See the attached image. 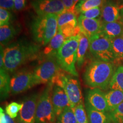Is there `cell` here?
Here are the masks:
<instances>
[{
  "instance_id": "6da1fadb",
  "label": "cell",
  "mask_w": 123,
  "mask_h": 123,
  "mask_svg": "<svg viewBox=\"0 0 123 123\" xmlns=\"http://www.w3.org/2000/svg\"><path fill=\"white\" fill-rule=\"evenodd\" d=\"M39 46L26 41H20L4 49V68L13 73L28 62L38 57Z\"/></svg>"
},
{
  "instance_id": "7a4b0ae2",
  "label": "cell",
  "mask_w": 123,
  "mask_h": 123,
  "mask_svg": "<svg viewBox=\"0 0 123 123\" xmlns=\"http://www.w3.org/2000/svg\"><path fill=\"white\" fill-rule=\"evenodd\" d=\"M115 67L112 62L99 59L91 62L86 67L83 75L84 81L92 89L106 90L110 86Z\"/></svg>"
},
{
  "instance_id": "3957f363",
  "label": "cell",
  "mask_w": 123,
  "mask_h": 123,
  "mask_svg": "<svg viewBox=\"0 0 123 123\" xmlns=\"http://www.w3.org/2000/svg\"><path fill=\"white\" fill-rule=\"evenodd\" d=\"M56 14L38 15L32 22L31 32L33 39L37 43L45 46L58 33Z\"/></svg>"
},
{
  "instance_id": "277c9868",
  "label": "cell",
  "mask_w": 123,
  "mask_h": 123,
  "mask_svg": "<svg viewBox=\"0 0 123 123\" xmlns=\"http://www.w3.org/2000/svg\"><path fill=\"white\" fill-rule=\"evenodd\" d=\"M79 35L73 37L64 41L56 55L58 64L66 73L78 77L75 63L77 61V51L79 45Z\"/></svg>"
},
{
  "instance_id": "5b68a950",
  "label": "cell",
  "mask_w": 123,
  "mask_h": 123,
  "mask_svg": "<svg viewBox=\"0 0 123 123\" xmlns=\"http://www.w3.org/2000/svg\"><path fill=\"white\" fill-rule=\"evenodd\" d=\"M76 77L61 70L51 82L54 85L61 87L64 91L72 108L83 103L80 84Z\"/></svg>"
},
{
  "instance_id": "8992f818",
  "label": "cell",
  "mask_w": 123,
  "mask_h": 123,
  "mask_svg": "<svg viewBox=\"0 0 123 123\" xmlns=\"http://www.w3.org/2000/svg\"><path fill=\"white\" fill-rule=\"evenodd\" d=\"M53 86L52 83H49L39 95L35 123H56V118L52 103Z\"/></svg>"
},
{
  "instance_id": "52a82bcc",
  "label": "cell",
  "mask_w": 123,
  "mask_h": 123,
  "mask_svg": "<svg viewBox=\"0 0 123 123\" xmlns=\"http://www.w3.org/2000/svg\"><path fill=\"white\" fill-rule=\"evenodd\" d=\"M90 51L97 59L114 62L111 39L102 32L90 38Z\"/></svg>"
},
{
  "instance_id": "ba28073f",
  "label": "cell",
  "mask_w": 123,
  "mask_h": 123,
  "mask_svg": "<svg viewBox=\"0 0 123 123\" xmlns=\"http://www.w3.org/2000/svg\"><path fill=\"white\" fill-rule=\"evenodd\" d=\"M61 70L56 56L47 57L33 71L37 85L51 83Z\"/></svg>"
},
{
  "instance_id": "9c48e42d",
  "label": "cell",
  "mask_w": 123,
  "mask_h": 123,
  "mask_svg": "<svg viewBox=\"0 0 123 123\" xmlns=\"http://www.w3.org/2000/svg\"><path fill=\"white\" fill-rule=\"evenodd\" d=\"M77 16L76 13L67 10L58 15V32L62 34L66 39L80 33Z\"/></svg>"
},
{
  "instance_id": "30bf717a",
  "label": "cell",
  "mask_w": 123,
  "mask_h": 123,
  "mask_svg": "<svg viewBox=\"0 0 123 123\" xmlns=\"http://www.w3.org/2000/svg\"><path fill=\"white\" fill-rule=\"evenodd\" d=\"M33 72L23 70L15 73L10 80V93L17 95L36 86Z\"/></svg>"
},
{
  "instance_id": "8fae6325",
  "label": "cell",
  "mask_w": 123,
  "mask_h": 123,
  "mask_svg": "<svg viewBox=\"0 0 123 123\" xmlns=\"http://www.w3.org/2000/svg\"><path fill=\"white\" fill-rule=\"evenodd\" d=\"M31 6L38 15H59L66 10L61 0H33Z\"/></svg>"
},
{
  "instance_id": "7c38bea8",
  "label": "cell",
  "mask_w": 123,
  "mask_h": 123,
  "mask_svg": "<svg viewBox=\"0 0 123 123\" xmlns=\"http://www.w3.org/2000/svg\"><path fill=\"white\" fill-rule=\"evenodd\" d=\"M39 95L37 93L25 98L23 107L19 113V119L28 123H35V115Z\"/></svg>"
},
{
  "instance_id": "4fadbf2b",
  "label": "cell",
  "mask_w": 123,
  "mask_h": 123,
  "mask_svg": "<svg viewBox=\"0 0 123 123\" xmlns=\"http://www.w3.org/2000/svg\"><path fill=\"white\" fill-rule=\"evenodd\" d=\"M87 103L95 110L104 112H110L105 93L99 88H93L87 92L86 97Z\"/></svg>"
},
{
  "instance_id": "5bb4252c",
  "label": "cell",
  "mask_w": 123,
  "mask_h": 123,
  "mask_svg": "<svg viewBox=\"0 0 123 123\" xmlns=\"http://www.w3.org/2000/svg\"><path fill=\"white\" fill-rule=\"evenodd\" d=\"M52 103L56 119L66 108L71 107L70 100L66 92L61 87L56 85L53 86L52 91Z\"/></svg>"
},
{
  "instance_id": "9a60e30c",
  "label": "cell",
  "mask_w": 123,
  "mask_h": 123,
  "mask_svg": "<svg viewBox=\"0 0 123 123\" xmlns=\"http://www.w3.org/2000/svg\"><path fill=\"white\" fill-rule=\"evenodd\" d=\"M78 21L81 33L89 39L101 32L103 22L100 19H90L79 15Z\"/></svg>"
},
{
  "instance_id": "2e32d148",
  "label": "cell",
  "mask_w": 123,
  "mask_h": 123,
  "mask_svg": "<svg viewBox=\"0 0 123 123\" xmlns=\"http://www.w3.org/2000/svg\"><path fill=\"white\" fill-rule=\"evenodd\" d=\"M121 9L113 2H106L103 5L101 21L104 23L116 22L120 19Z\"/></svg>"
},
{
  "instance_id": "e0dca14e",
  "label": "cell",
  "mask_w": 123,
  "mask_h": 123,
  "mask_svg": "<svg viewBox=\"0 0 123 123\" xmlns=\"http://www.w3.org/2000/svg\"><path fill=\"white\" fill-rule=\"evenodd\" d=\"M86 110L89 123H111L110 112H104L95 110L86 103Z\"/></svg>"
},
{
  "instance_id": "ac0fdd59",
  "label": "cell",
  "mask_w": 123,
  "mask_h": 123,
  "mask_svg": "<svg viewBox=\"0 0 123 123\" xmlns=\"http://www.w3.org/2000/svg\"><path fill=\"white\" fill-rule=\"evenodd\" d=\"M66 38L62 34L58 32L51 41L47 44L43 51V53L47 57L56 56L58 51L63 44Z\"/></svg>"
},
{
  "instance_id": "d6986e66",
  "label": "cell",
  "mask_w": 123,
  "mask_h": 123,
  "mask_svg": "<svg viewBox=\"0 0 123 123\" xmlns=\"http://www.w3.org/2000/svg\"><path fill=\"white\" fill-rule=\"evenodd\" d=\"M101 32L111 39L122 36L123 35V22L120 19L116 22H103Z\"/></svg>"
},
{
  "instance_id": "ffe728a7",
  "label": "cell",
  "mask_w": 123,
  "mask_h": 123,
  "mask_svg": "<svg viewBox=\"0 0 123 123\" xmlns=\"http://www.w3.org/2000/svg\"><path fill=\"white\" fill-rule=\"evenodd\" d=\"M79 40L77 51V66L79 68H81L85 62L87 51L90 49V39L83 33L79 34Z\"/></svg>"
},
{
  "instance_id": "44dd1931",
  "label": "cell",
  "mask_w": 123,
  "mask_h": 123,
  "mask_svg": "<svg viewBox=\"0 0 123 123\" xmlns=\"http://www.w3.org/2000/svg\"><path fill=\"white\" fill-rule=\"evenodd\" d=\"M109 108V112H112L123 103V92L120 90H111L105 93Z\"/></svg>"
},
{
  "instance_id": "7402d4cb",
  "label": "cell",
  "mask_w": 123,
  "mask_h": 123,
  "mask_svg": "<svg viewBox=\"0 0 123 123\" xmlns=\"http://www.w3.org/2000/svg\"><path fill=\"white\" fill-rule=\"evenodd\" d=\"M10 80L9 73L5 68L0 70V94L1 99L5 100L10 92Z\"/></svg>"
},
{
  "instance_id": "603a6c76",
  "label": "cell",
  "mask_w": 123,
  "mask_h": 123,
  "mask_svg": "<svg viewBox=\"0 0 123 123\" xmlns=\"http://www.w3.org/2000/svg\"><path fill=\"white\" fill-rule=\"evenodd\" d=\"M16 35V30L12 25L8 24L0 27L1 46L7 45Z\"/></svg>"
},
{
  "instance_id": "cb8c5ba5",
  "label": "cell",
  "mask_w": 123,
  "mask_h": 123,
  "mask_svg": "<svg viewBox=\"0 0 123 123\" xmlns=\"http://www.w3.org/2000/svg\"><path fill=\"white\" fill-rule=\"evenodd\" d=\"M111 90H120L123 92V66L120 65L115 70L110 84Z\"/></svg>"
},
{
  "instance_id": "d4e9b609",
  "label": "cell",
  "mask_w": 123,
  "mask_h": 123,
  "mask_svg": "<svg viewBox=\"0 0 123 123\" xmlns=\"http://www.w3.org/2000/svg\"><path fill=\"white\" fill-rule=\"evenodd\" d=\"M112 49L115 56L114 63H119L123 61V37L111 39Z\"/></svg>"
},
{
  "instance_id": "484cf974",
  "label": "cell",
  "mask_w": 123,
  "mask_h": 123,
  "mask_svg": "<svg viewBox=\"0 0 123 123\" xmlns=\"http://www.w3.org/2000/svg\"><path fill=\"white\" fill-rule=\"evenodd\" d=\"M56 123H78L73 108H66L56 119Z\"/></svg>"
},
{
  "instance_id": "4316f807",
  "label": "cell",
  "mask_w": 123,
  "mask_h": 123,
  "mask_svg": "<svg viewBox=\"0 0 123 123\" xmlns=\"http://www.w3.org/2000/svg\"><path fill=\"white\" fill-rule=\"evenodd\" d=\"M78 123H89L87 112L84 108L83 103L78 104L73 108Z\"/></svg>"
},
{
  "instance_id": "83f0119b",
  "label": "cell",
  "mask_w": 123,
  "mask_h": 123,
  "mask_svg": "<svg viewBox=\"0 0 123 123\" xmlns=\"http://www.w3.org/2000/svg\"><path fill=\"white\" fill-rule=\"evenodd\" d=\"M104 0H88L83 3L80 6L75 8V12L78 15L79 13L87 11L91 9L97 7H101L103 5Z\"/></svg>"
},
{
  "instance_id": "f1b7e54d",
  "label": "cell",
  "mask_w": 123,
  "mask_h": 123,
  "mask_svg": "<svg viewBox=\"0 0 123 123\" xmlns=\"http://www.w3.org/2000/svg\"><path fill=\"white\" fill-rule=\"evenodd\" d=\"M23 103H18L17 102H12L6 105L5 108L6 113L12 119L16 118L18 116V113L22 110Z\"/></svg>"
},
{
  "instance_id": "f546056e",
  "label": "cell",
  "mask_w": 123,
  "mask_h": 123,
  "mask_svg": "<svg viewBox=\"0 0 123 123\" xmlns=\"http://www.w3.org/2000/svg\"><path fill=\"white\" fill-rule=\"evenodd\" d=\"M111 123H123V103L113 111L110 112Z\"/></svg>"
},
{
  "instance_id": "4dcf8cb0",
  "label": "cell",
  "mask_w": 123,
  "mask_h": 123,
  "mask_svg": "<svg viewBox=\"0 0 123 123\" xmlns=\"http://www.w3.org/2000/svg\"><path fill=\"white\" fill-rule=\"evenodd\" d=\"M101 10H102V6L95 7V8L91 9L87 11L82 12L80 15H82L85 18H90V19H96V18L99 17L101 15Z\"/></svg>"
},
{
  "instance_id": "1f68e13d",
  "label": "cell",
  "mask_w": 123,
  "mask_h": 123,
  "mask_svg": "<svg viewBox=\"0 0 123 123\" xmlns=\"http://www.w3.org/2000/svg\"><path fill=\"white\" fill-rule=\"evenodd\" d=\"M12 14L10 12L6 9L2 8L0 9V25L1 26L10 24V18Z\"/></svg>"
},
{
  "instance_id": "d6a6232c",
  "label": "cell",
  "mask_w": 123,
  "mask_h": 123,
  "mask_svg": "<svg viewBox=\"0 0 123 123\" xmlns=\"http://www.w3.org/2000/svg\"><path fill=\"white\" fill-rule=\"evenodd\" d=\"M0 123H17L13 119L7 115L2 108H0Z\"/></svg>"
},
{
  "instance_id": "836d02e7",
  "label": "cell",
  "mask_w": 123,
  "mask_h": 123,
  "mask_svg": "<svg viewBox=\"0 0 123 123\" xmlns=\"http://www.w3.org/2000/svg\"><path fill=\"white\" fill-rule=\"evenodd\" d=\"M0 6L6 10H13L14 9V0H0Z\"/></svg>"
},
{
  "instance_id": "e575fe53",
  "label": "cell",
  "mask_w": 123,
  "mask_h": 123,
  "mask_svg": "<svg viewBox=\"0 0 123 123\" xmlns=\"http://www.w3.org/2000/svg\"><path fill=\"white\" fill-rule=\"evenodd\" d=\"M26 0H14V9L17 11L22 10L25 7Z\"/></svg>"
},
{
  "instance_id": "d590c367",
  "label": "cell",
  "mask_w": 123,
  "mask_h": 123,
  "mask_svg": "<svg viewBox=\"0 0 123 123\" xmlns=\"http://www.w3.org/2000/svg\"><path fill=\"white\" fill-rule=\"evenodd\" d=\"M63 4H64L66 9L67 10H70L73 6V0H61Z\"/></svg>"
},
{
  "instance_id": "8d00e7d4",
  "label": "cell",
  "mask_w": 123,
  "mask_h": 123,
  "mask_svg": "<svg viewBox=\"0 0 123 123\" xmlns=\"http://www.w3.org/2000/svg\"><path fill=\"white\" fill-rule=\"evenodd\" d=\"M4 49H3L2 46H1V54H0V68H1V69L4 68Z\"/></svg>"
},
{
  "instance_id": "74e56055",
  "label": "cell",
  "mask_w": 123,
  "mask_h": 123,
  "mask_svg": "<svg viewBox=\"0 0 123 123\" xmlns=\"http://www.w3.org/2000/svg\"><path fill=\"white\" fill-rule=\"evenodd\" d=\"M79 0H73V3H74L73 6L71 8V9L70 10V11L76 13V12H75V7H76V5L78 4V2H79Z\"/></svg>"
},
{
  "instance_id": "f35d334b",
  "label": "cell",
  "mask_w": 123,
  "mask_h": 123,
  "mask_svg": "<svg viewBox=\"0 0 123 123\" xmlns=\"http://www.w3.org/2000/svg\"><path fill=\"white\" fill-rule=\"evenodd\" d=\"M88 1V0H79V2H78V4L76 5V7H75V8H77V7H79V6H80L82 5L83 3H84L85 2H86V1Z\"/></svg>"
},
{
  "instance_id": "ab89813d",
  "label": "cell",
  "mask_w": 123,
  "mask_h": 123,
  "mask_svg": "<svg viewBox=\"0 0 123 123\" xmlns=\"http://www.w3.org/2000/svg\"><path fill=\"white\" fill-rule=\"evenodd\" d=\"M120 19L123 22V7L121 9V11H120Z\"/></svg>"
},
{
  "instance_id": "60d3db41",
  "label": "cell",
  "mask_w": 123,
  "mask_h": 123,
  "mask_svg": "<svg viewBox=\"0 0 123 123\" xmlns=\"http://www.w3.org/2000/svg\"><path fill=\"white\" fill-rule=\"evenodd\" d=\"M17 123H26V122H25L24 121H22L21 120H20L19 119H18V121Z\"/></svg>"
},
{
  "instance_id": "b9f144b4",
  "label": "cell",
  "mask_w": 123,
  "mask_h": 123,
  "mask_svg": "<svg viewBox=\"0 0 123 123\" xmlns=\"http://www.w3.org/2000/svg\"></svg>"
}]
</instances>
